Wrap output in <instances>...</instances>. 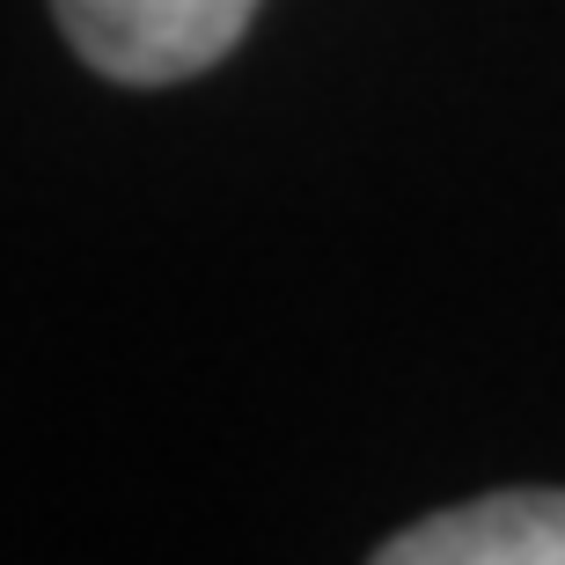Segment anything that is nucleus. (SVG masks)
I'll use <instances>...</instances> for the list:
<instances>
[{"label": "nucleus", "mask_w": 565, "mask_h": 565, "mask_svg": "<svg viewBox=\"0 0 565 565\" xmlns=\"http://www.w3.org/2000/svg\"><path fill=\"white\" fill-rule=\"evenodd\" d=\"M265 0H52L60 38L104 82L169 88L221 66Z\"/></svg>", "instance_id": "1"}, {"label": "nucleus", "mask_w": 565, "mask_h": 565, "mask_svg": "<svg viewBox=\"0 0 565 565\" xmlns=\"http://www.w3.org/2000/svg\"><path fill=\"white\" fill-rule=\"evenodd\" d=\"M382 565H565V492L522 484V492H484L448 514L397 529L375 551Z\"/></svg>", "instance_id": "2"}]
</instances>
